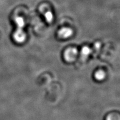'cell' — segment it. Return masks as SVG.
I'll use <instances>...</instances> for the list:
<instances>
[{
	"instance_id": "3957f363",
	"label": "cell",
	"mask_w": 120,
	"mask_h": 120,
	"mask_svg": "<svg viewBox=\"0 0 120 120\" xmlns=\"http://www.w3.org/2000/svg\"><path fill=\"white\" fill-rule=\"evenodd\" d=\"M74 34L72 29L69 27H63L58 31V37L61 39H67L71 37Z\"/></svg>"
},
{
	"instance_id": "8992f818",
	"label": "cell",
	"mask_w": 120,
	"mask_h": 120,
	"mask_svg": "<svg viewBox=\"0 0 120 120\" xmlns=\"http://www.w3.org/2000/svg\"><path fill=\"white\" fill-rule=\"evenodd\" d=\"M104 74L103 72H102V71H99V72H97V74L96 75V76H98L97 77V79H102L104 77Z\"/></svg>"
},
{
	"instance_id": "7a4b0ae2",
	"label": "cell",
	"mask_w": 120,
	"mask_h": 120,
	"mask_svg": "<svg viewBox=\"0 0 120 120\" xmlns=\"http://www.w3.org/2000/svg\"><path fill=\"white\" fill-rule=\"evenodd\" d=\"M78 54V50L75 48H69L65 51L64 58L67 62H72L76 59Z\"/></svg>"
},
{
	"instance_id": "277c9868",
	"label": "cell",
	"mask_w": 120,
	"mask_h": 120,
	"mask_svg": "<svg viewBox=\"0 0 120 120\" xmlns=\"http://www.w3.org/2000/svg\"><path fill=\"white\" fill-rule=\"evenodd\" d=\"M44 17L46 21L49 23H51L54 20V15L52 11L50 10H48L45 12Z\"/></svg>"
},
{
	"instance_id": "6da1fadb",
	"label": "cell",
	"mask_w": 120,
	"mask_h": 120,
	"mask_svg": "<svg viewBox=\"0 0 120 120\" xmlns=\"http://www.w3.org/2000/svg\"><path fill=\"white\" fill-rule=\"evenodd\" d=\"M15 22L17 25V29L14 35V38L16 42L22 43L25 41L26 37L25 33L23 31L25 22L22 18L19 17L16 18Z\"/></svg>"
},
{
	"instance_id": "5b68a950",
	"label": "cell",
	"mask_w": 120,
	"mask_h": 120,
	"mask_svg": "<svg viewBox=\"0 0 120 120\" xmlns=\"http://www.w3.org/2000/svg\"><path fill=\"white\" fill-rule=\"evenodd\" d=\"M91 52V49L87 46L82 47L81 50V55L82 57L86 58L90 54Z\"/></svg>"
}]
</instances>
